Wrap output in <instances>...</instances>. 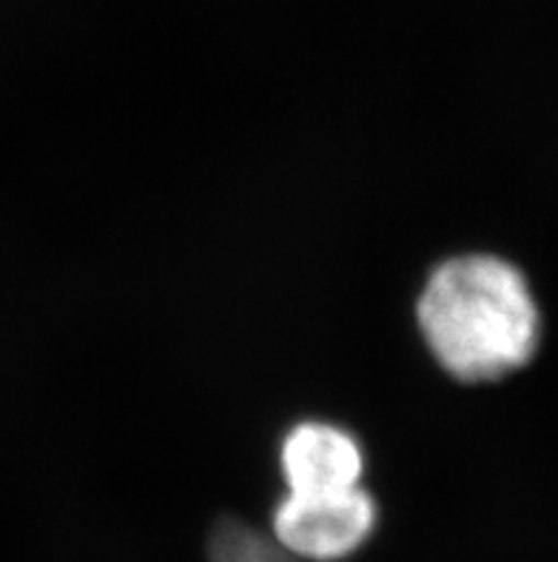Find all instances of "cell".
<instances>
[{
	"instance_id": "6da1fadb",
	"label": "cell",
	"mask_w": 558,
	"mask_h": 562,
	"mask_svg": "<svg viewBox=\"0 0 558 562\" xmlns=\"http://www.w3.org/2000/svg\"><path fill=\"white\" fill-rule=\"evenodd\" d=\"M417 321L439 366L462 383L504 378L538 349V308L527 280L490 255L436 266L419 294Z\"/></svg>"
},
{
	"instance_id": "7a4b0ae2",
	"label": "cell",
	"mask_w": 558,
	"mask_h": 562,
	"mask_svg": "<svg viewBox=\"0 0 558 562\" xmlns=\"http://www.w3.org/2000/svg\"><path fill=\"white\" fill-rule=\"evenodd\" d=\"M274 540L311 562L345 560L376 528V503L368 492L285 494L274 508Z\"/></svg>"
},
{
	"instance_id": "3957f363",
	"label": "cell",
	"mask_w": 558,
	"mask_h": 562,
	"mask_svg": "<svg viewBox=\"0 0 558 562\" xmlns=\"http://www.w3.org/2000/svg\"><path fill=\"white\" fill-rule=\"evenodd\" d=\"M280 465L288 494H328L356 488L365 457L356 437L345 428L303 423L285 437Z\"/></svg>"
},
{
	"instance_id": "277c9868",
	"label": "cell",
	"mask_w": 558,
	"mask_h": 562,
	"mask_svg": "<svg viewBox=\"0 0 558 562\" xmlns=\"http://www.w3.org/2000/svg\"><path fill=\"white\" fill-rule=\"evenodd\" d=\"M208 560L212 562H311L294 554L283 542L260 535L248 522L223 517L208 537Z\"/></svg>"
}]
</instances>
